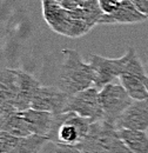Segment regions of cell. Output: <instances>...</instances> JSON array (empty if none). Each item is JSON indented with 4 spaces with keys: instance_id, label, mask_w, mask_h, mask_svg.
Listing matches in <instances>:
<instances>
[{
    "instance_id": "cell-1",
    "label": "cell",
    "mask_w": 148,
    "mask_h": 153,
    "mask_svg": "<svg viewBox=\"0 0 148 153\" xmlns=\"http://www.w3.org/2000/svg\"><path fill=\"white\" fill-rule=\"evenodd\" d=\"M64 62L61 65L56 86L70 96L94 86V71L91 64L85 62L75 50H64Z\"/></svg>"
},
{
    "instance_id": "cell-2",
    "label": "cell",
    "mask_w": 148,
    "mask_h": 153,
    "mask_svg": "<svg viewBox=\"0 0 148 153\" xmlns=\"http://www.w3.org/2000/svg\"><path fill=\"white\" fill-rule=\"evenodd\" d=\"M75 149L81 153H132L120 138L116 126L106 120L92 123Z\"/></svg>"
},
{
    "instance_id": "cell-3",
    "label": "cell",
    "mask_w": 148,
    "mask_h": 153,
    "mask_svg": "<svg viewBox=\"0 0 148 153\" xmlns=\"http://www.w3.org/2000/svg\"><path fill=\"white\" fill-rule=\"evenodd\" d=\"M44 18L56 33L70 38H79L86 34L93 26L86 21L74 18L70 10L64 8L56 0H41Z\"/></svg>"
},
{
    "instance_id": "cell-4",
    "label": "cell",
    "mask_w": 148,
    "mask_h": 153,
    "mask_svg": "<svg viewBox=\"0 0 148 153\" xmlns=\"http://www.w3.org/2000/svg\"><path fill=\"white\" fill-rule=\"evenodd\" d=\"M92 121L75 113L56 114L54 130L50 141L56 145L76 146L87 134Z\"/></svg>"
},
{
    "instance_id": "cell-5",
    "label": "cell",
    "mask_w": 148,
    "mask_h": 153,
    "mask_svg": "<svg viewBox=\"0 0 148 153\" xmlns=\"http://www.w3.org/2000/svg\"><path fill=\"white\" fill-rule=\"evenodd\" d=\"M127 52L128 60L119 76L120 84L134 100L148 99V91L145 85L147 76L145 74L144 66L133 47H128Z\"/></svg>"
},
{
    "instance_id": "cell-6",
    "label": "cell",
    "mask_w": 148,
    "mask_h": 153,
    "mask_svg": "<svg viewBox=\"0 0 148 153\" xmlns=\"http://www.w3.org/2000/svg\"><path fill=\"white\" fill-rule=\"evenodd\" d=\"M64 113H75L92 123L104 120L100 91L94 86L70 96Z\"/></svg>"
},
{
    "instance_id": "cell-7",
    "label": "cell",
    "mask_w": 148,
    "mask_h": 153,
    "mask_svg": "<svg viewBox=\"0 0 148 153\" xmlns=\"http://www.w3.org/2000/svg\"><path fill=\"white\" fill-rule=\"evenodd\" d=\"M100 100L104 111V120L116 124L119 118L133 104L134 99L120 84H108L100 90Z\"/></svg>"
},
{
    "instance_id": "cell-8",
    "label": "cell",
    "mask_w": 148,
    "mask_h": 153,
    "mask_svg": "<svg viewBox=\"0 0 148 153\" xmlns=\"http://www.w3.org/2000/svg\"><path fill=\"white\" fill-rule=\"evenodd\" d=\"M19 90V70H2L0 72V127L10 115L19 112L17 106Z\"/></svg>"
},
{
    "instance_id": "cell-9",
    "label": "cell",
    "mask_w": 148,
    "mask_h": 153,
    "mask_svg": "<svg viewBox=\"0 0 148 153\" xmlns=\"http://www.w3.org/2000/svg\"><path fill=\"white\" fill-rule=\"evenodd\" d=\"M128 60V52L120 58H105L98 54L90 57V64L94 71V87L99 91L119 78Z\"/></svg>"
},
{
    "instance_id": "cell-10",
    "label": "cell",
    "mask_w": 148,
    "mask_h": 153,
    "mask_svg": "<svg viewBox=\"0 0 148 153\" xmlns=\"http://www.w3.org/2000/svg\"><path fill=\"white\" fill-rule=\"evenodd\" d=\"M70 94L58 86H40L32 100L31 108L45 111L53 114H61L66 107Z\"/></svg>"
},
{
    "instance_id": "cell-11",
    "label": "cell",
    "mask_w": 148,
    "mask_h": 153,
    "mask_svg": "<svg viewBox=\"0 0 148 153\" xmlns=\"http://www.w3.org/2000/svg\"><path fill=\"white\" fill-rule=\"evenodd\" d=\"M118 130H148V99L134 100L115 124Z\"/></svg>"
},
{
    "instance_id": "cell-12",
    "label": "cell",
    "mask_w": 148,
    "mask_h": 153,
    "mask_svg": "<svg viewBox=\"0 0 148 153\" xmlns=\"http://www.w3.org/2000/svg\"><path fill=\"white\" fill-rule=\"evenodd\" d=\"M32 134H37L40 137H45L50 141V137L54 130L56 114L38 111L33 108H28L26 111H21Z\"/></svg>"
},
{
    "instance_id": "cell-13",
    "label": "cell",
    "mask_w": 148,
    "mask_h": 153,
    "mask_svg": "<svg viewBox=\"0 0 148 153\" xmlns=\"http://www.w3.org/2000/svg\"><path fill=\"white\" fill-rule=\"evenodd\" d=\"M147 18L141 14L130 0H121L118 10L112 14H104L99 24H138L146 21Z\"/></svg>"
},
{
    "instance_id": "cell-14",
    "label": "cell",
    "mask_w": 148,
    "mask_h": 153,
    "mask_svg": "<svg viewBox=\"0 0 148 153\" xmlns=\"http://www.w3.org/2000/svg\"><path fill=\"white\" fill-rule=\"evenodd\" d=\"M19 80H20V90H19L17 106L19 112H21L31 108L32 100L41 85L34 76L21 70H19Z\"/></svg>"
},
{
    "instance_id": "cell-15",
    "label": "cell",
    "mask_w": 148,
    "mask_h": 153,
    "mask_svg": "<svg viewBox=\"0 0 148 153\" xmlns=\"http://www.w3.org/2000/svg\"><path fill=\"white\" fill-rule=\"evenodd\" d=\"M119 135L132 153H148V134L145 131L119 130Z\"/></svg>"
},
{
    "instance_id": "cell-16",
    "label": "cell",
    "mask_w": 148,
    "mask_h": 153,
    "mask_svg": "<svg viewBox=\"0 0 148 153\" xmlns=\"http://www.w3.org/2000/svg\"><path fill=\"white\" fill-rule=\"evenodd\" d=\"M0 131H5L17 138H26L33 135L21 112H16L10 115L1 125Z\"/></svg>"
},
{
    "instance_id": "cell-17",
    "label": "cell",
    "mask_w": 148,
    "mask_h": 153,
    "mask_svg": "<svg viewBox=\"0 0 148 153\" xmlns=\"http://www.w3.org/2000/svg\"><path fill=\"white\" fill-rule=\"evenodd\" d=\"M48 143V139L45 137H40L37 134L20 138L17 145L8 153H39L40 149Z\"/></svg>"
},
{
    "instance_id": "cell-18",
    "label": "cell",
    "mask_w": 148,
    "mask_h": 153,
    "mask_svg": "<svg viewBox=\"0 0 148 153\" xmlns=\"http://www.w3.org/2000/svg\"><path fill=\"white\" fill-rule=\"evenodd\" d=\"M98 2L104 14H112L118 10L121 0H98Z\"/></svg>"
},
{
    "instance_id": "cell-19",
    "label": "cell",
    "mask_w": 148,
    "mask_h": 153,
    "mask_svg": "<svg viewBox=\"0 0 148 153\" xmlns=\"http://www.w3.org/2000/svg\"><path fill=\"white\" fill-rule=\"evenodd\" d=\"M136 10L148 19V0H130Z\"/></svg>"
},
{
    "instance_id": "cell-20",
    "label": "cell",
    "mask_w": 148,
    "mask_h": 153,
    "mask_svg": "<svg viewBox=\"0 0 148 153\" xmlns=\"http://www.w3.org/2000/svg\"><path fill=\"white\" fill-rule=\"evenodd\" d=\"M56 153H81L74 146H67V145H56Z\"/></svg>"
},
{
    "instance_id": "cell-21",
    "label": "cell",
    "mask_w": 148,
    "mask_h": 153,
    "mask_svg": "<svg viewBox=\"0 0 148 153\" xmlns=\"http://www.w3.org/2000/svg\"><path fill=\"white\" fill-rule=\"evenodd\" d=\"M145 85H146V87H147V91H148V76L146 78V80H145Z\"/></svg>"
},
{
    "instance_id": "cell-22",
    "label": "cell",
    "mask_w": 148,
    "mask_h": 153,
    "mask_svg": "<svg viewBox=\"0 0 148 153\" xmlns=\"http://www.w3.org/2000/svg\"><path fill=\"white\" fill-rule=\"evenodd\" d=\"M56 1H59V0H56Z\"/></svg>"
}]
</instances>
